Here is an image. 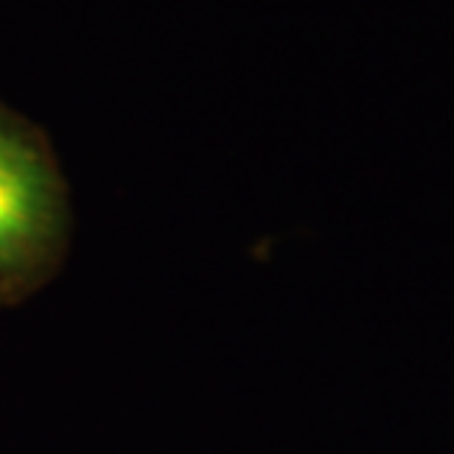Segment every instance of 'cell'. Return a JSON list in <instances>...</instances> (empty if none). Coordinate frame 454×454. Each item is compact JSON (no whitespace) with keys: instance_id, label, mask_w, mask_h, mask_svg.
<instances>
[{"instance_id":"6da1fadb","label":"cell","mask_w":454,"mask_h":454,"mask_svg":"<svg viewBox=\"0 0 454 454\" xmlns=\"http://www.w3.org/2000/svg\"><path fill=\"white\" fill-rule=\"evenodd\" d=\"M71 195L51 139L0 104V304L42 286L68 251Z\"/></svg>"}]
</instances>
